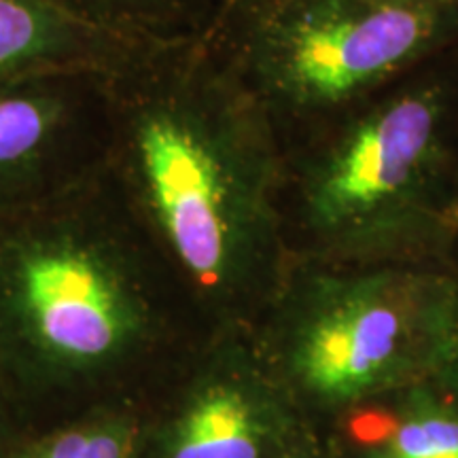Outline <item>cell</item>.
<instances>
[{
    "label": "cell",
    "mask_w": 458,
    "mask_h": 458,
    "mask_svg": "<svg viewBox=\"0 0 458 458\" xmlns=\"http://www.w3.org/2000/svg\"><path fill=\"white\" fill-rule=\"evenodd\" d=\"M284 159L272 117L206 30L147 45L108 74V179L199 289L255 261Z\"/></svg>",
    "instance_id": "6da1fadb"
},
{
    "label": "cell",
    "mask_w": 458,
    "mask_h": 458,
    "mask_svg": "<svg viewBox=\"0 0 458 458\" xmlns=\"http://www.w3.org/2000/svg\"><path fill=\"white\" fill-rule=\"evenodd\" d=\"M206 34L286 145L452 47L458 4L223 0Z\"/></svg>",
    "instance_id": "7a4b0ae2"
},
{
    "label": "cell",
    "mask_w": 458,
    "mask_h": 458,
    "mask_svg": "<svg viewBox=\"0 0 458 458\" xmlns=\"http://www.w3.org/2000/svg\"><path fill=\"white\" fill-rule=\"evenodd\" d=\"M456 85L439 71L399 83L312 130L303 159V208L337 242H371L425 213L458 131Z\"/></svg>",
    "instance_id": "3957f363"
},
{
    "label": "cell",
    "mask_w": 458,
    "mask_h": 458,
    "mask_svg": "<svg viewBox=\"0 0 458 458\" xmlns=\"http://www.w3.org/2000/svg\"><path fill=\"white\" fill-rule=\"evenodd\" d=\"M108 74L57 72L0 85V216L105 168Z\"/></svg>",
    "instance_id": "277c9868"
},
{
    "label": "cell",
    "mask_w": 458,
    "mask_h": 458,
    "mask_svg": "<svg viewBox=\"0 0 458 458\" xmlns=\"http://www.w3.org/2000/svg\"><path fill=\"white\" fill-rule=\"evenodd\" d=\"M393 280H360L342 291L317 318L301 348V371L314 391L357 394L377 380L401 342Z\"/></svg>",
    "instance_id": "5b68a950"
},
{
    "label": "cell",
    "mask_w": 458,
    "mask_h": 458,
    "mask_svg": "<svg viewBox=\"0 0 458 458\" xmlns=\"http://www.w3.org/2000/svg\"><path fill=\"white\" fill-rule=\"evenodd\" d=\"M157 41L85 20L55 0H0V85L57 72L113 74Z\"/></svg>",
    "instance_id": "8992f818"
},
{
    "label": "cell",
    "mask_w": 458,
    "mask_h": 458,
    "mask_svg": "<svg viewBox=\"0 0 458 458\" xmlns=\"http://www.w3.org/2000/svg\"><path fill=\"white\" fill-rule=\"evenodd\" d=\"M261 437L250 403L233 388H213L182 422L172 458H259Z\"/></svg>",
    "instance_id": "52a82bcc"
},
{
    "label": "cell",
    "mask_w": 458,
    "mask_h": 458,
    "mask_svg": "<svg viewBox=\"0 0 458 458\" xmlns=\"http://www.w3.org/2000/svg\"><path fill=\"white\" fill-rule=\"evenodd\" d=\"M94 24L139 41L204 32L219 0H55Z\"/></svg>",
    "instance_id": "ba28073f"
},
{
    "label": "cell",
    "mask_w": 458,
    "mask_h": 458,
    "mask_svg": "<svg viewBox=\"0 0 458 458\" xmlns=\"http://www.w3.org/2000/svg\"><path fill=\"white\" fill-rule=\"evenodd\" d=\"M371 458H458V420L448 416L411 418Z\"/></svg>",
    "instance_id": "9c48e42d"
},
{
    "label": "cell",
    "mask_w": 458,
    "mask_h": 458,
    "mask_svg": "<svg viewBox=\"0 0 458 458\" xmlns=\"http://www.w3.org/2000/svg\"><path fill=\"white\" fill-rule=\"evenodd\" d=\"M131 435L117 427L77 428L57 435L28 458H130Z\"/></svg>",
    "instance_id": "30bf717a"
},
{
    "label": "cell",
    "mask_w": 458,
    "mask_h": 458,
    "mask_svg": "<svg viewBox=\"0 0 458 458\" xmlns=\"http://www.w3.org/2000/svg\"><path fill=\"white\" fill-rule=\"evenodd\" d=\"M401 4H458V0H388Z\"/></svg>",
    "instance_id": "8fae6325"
},
{
    "label": "cell",
    "mask_w": 458,
    "mask_h": 458,
    "mask_svg": "<svg viewBox=\"0 0 458 458\" xmlns=\"http://www.w3.org/2000/svg\"><path fill=\"white\" fill-rule=\"evenodd\" d=\"M219 3H223V0H219ZM219 3H216V4H219Z\"/></svg>",
    "instance_id": "7c38bea8"
}]
</instances>
